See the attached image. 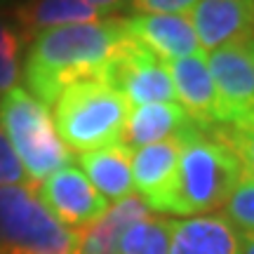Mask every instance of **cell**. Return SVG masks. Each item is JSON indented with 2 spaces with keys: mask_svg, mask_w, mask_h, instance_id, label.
<instances>
[{
  "mask_svg": "<svg viewBox=\"0 0 254 254\" xmlns=\"http://www.w3.org/2000/svg\"><path fill=\"white\" fill-rule=\"evenodd\" d=\"M153 214L148 205L136 193L116 200L94 224L73 231L75 236V254H116L120 236L125 233L129 224Z\"/></svg>",
  "mask_w": 254,
  "mask_h": 254,
  "instance_id": "cell-14",
  "label": "cell"
},
{
  "mask_svg": "<svg viewBox=\"0 0 254 254\" xmlns=\"http://www.w3.org/2000/svg\"><path fill=\"white\" fill-rule=\"evenodd\" d=\"M33 189L43 207L68 231L90 226L109 209V200L92 186L90 179L75 165L57 170Z\"/></svg>",
  "mask_w": 254,
  "mask_h": 254,
  "instance_id": "cell-8",
  "label": "cell"
},
{
  "mask_svg": "<svg viewBox=\"0 0 254 254\" xmlns=\"http://www.w3.org/2000/svg\"><path fill=\"white\" fill-rule=\"evenodd\" d=\"M212 132L236 153L243 172L254 177V127L252 125H209Z\"/></svg>",
  "mask_w": 254,
  "mask_h": 254,
  "instance_id": "cell-21",
  "label": "cell"
},
{
  "mask_svg": "<svg viewBox=\"0 0 254 254\" xmlns=\"http://www.w3.org/2000/svg\"><path fill=\"white\" fill-rule=\"evenodd\" d=\"M82 174L106 200H120L132 193V151L123 144L78 155Z\"/></svg>",
  "mask_w": 254,
  "mask_h": 254,
  "instance_id": "cell-17",
  "label": "cell"
},
{
  "mask_svg": "<svg viewBox=\"0 0 254 254\" xmlns=\"http://www.w3.org/2000/svg\"><path fill=\"white\" fill-rule=\"evenodd\" d=\"M5 186H31V182L19 163L17 153L12 151L9 141L0 129V189Z\"/></svg>",
  "mask_w": 254,
  "mask_h": 254,
  "instance_id": "cell-22",
  "label": "cell"
},
{
  "mask_svg": "<svg viewBox=\"0 0 254 254\" xmlns=\"http://www.w3.org/2000/svg\"><path fill=\"white\" fill-rule=\"evenodd\" d=\"M170 231H172L170 219L148 214L125 228L116 254H167Z\"/></svg>",
  "mask_w": 254,
  "mask_h": 254,
  "instance_id": "cell-18",
  "label": "cell"
},
{
  "mask_svg": "<svg viewBox=\"0 0 254 254\" xmlns=\"http://www.w3.org/2000/svg\"><path fill=\"white\" fill-rule=\"evenodd\" d=\"M123 36V17L36 33L28 40L21 64L26 92L47 106L55 104L57 97L75 82L101 80L104 68Z\"/></svg>",
  "mask_w": 254,
  "mask_h": 254,
  "instance_id": "cell-1",
  "label": "cell"
},
{
  "mask_svg": "<svg viewBox=\"0 0 254 254\" xmlns=\"http://www.w3.org/2000/svg\"><path fill=\"white\" fill-rule=\"evenodd\" d=\"M177 184L167 214L198 217L224 207L243 177L236 153L219 139L209 125L190 123L179 134Z\"/></svg>",
  "mask_w": 254,
  "mask_h": 254,
  "instance_id": "cell-2",
  "label": "cell"
},
{
  "mask_svg": "<svg viewBox=\"0 0 254 254\" xmlns=\"http://www.w3.org/2000/svg\"><path fill=\"white\" fill-rule=\"evenodd\" d=\"M28 40L7 17H0V94L17 87L24 64V45Z\"/></svg>",
  "mask_w": 254,
  "mask_h": 254,
  "instance_id": "cell-19",
  "label": "cell"
},
{
  "mask_svg": "<svg viewBox=\"0 0 254 254\" xmlns=\"http://www.w3.org/2000/svg\"><path fill=\"white\" fill-rule=\"evenodd\" d=\"M24 2H28V0H0V5H12V9L24 5Z\"/></svg>",
  "mask_w": 254,
  "mask_h": 254,
  "instance_id": "cell-26",
  "label": "cell"
},
{
  "mask_svg": "<svg viewBox=\"0 0 254 254\" xmlns=\"http://www.w3.org/2000/svg\"><path fill=\"white\" fill-rule=\"evenodd\" d=\"M167 73L174 87V99L190 116V120L200 125H217L214 120L217 94L207 71L205 52L167 62Z\"/></svg>",
  "mask_w": 254,
  "mask_h": 254,
  "instance_id": "cell-13",
  "label": "cell"
},
{
  "mask_svg": "<svg viewBox=\"0 0 254 254\" xmlns=\"http://www.w3.org/2000/svg\"><path fill=\"white\" fill-rule=\"evenodd\" d=\"M99 19V9L92 7L87 0H28L12 9V21L19 26L26 40L47 28L90 24Z\"/></svg>",
  "mask_w": 254,
  "mask_h": 254,
  "instance_id": "cell-16",
  "label": "cell"
},
{
  "mask_svg": "<svg viewBox=\"0 0 254 254\" xmlns=\"http://www.w3.org/2000/svg\"><path fill=\"white\" fill-rule=\"evenodd\" d=\"M205 62L217 94V125H247L254 113V59L245 43L217 47Z\"/></svg>",
  "mask_w": 254,
  "mask_h": 254,
  "instance_id": "cell-7",
  "label": "cell"
},
{
  "mask_svg": "<svg viewBox=\"0 0 254 254\" xmlns=\"http://www.w3.org/2000/svg\"><path fill=\"white\" fill-rule=\"evenodd\" d=\"M190 123H193L190 116L177 101L134 106L127 113L125 132H123L120 144L127 146L129 151H136L141 146L179 136Z\"/></svg>",
  "mask_w": 254,
  "mask_h": 254,
  "instance_id": "cell-15",
  "label": "cell"
},
{
  "mask_svg": "<svg viewBox=\"0 0 254 254\" xmlns=\"http://www.w3.org/2000/svg\"><path fill=\"white\" fill-rule=\"evenodd\" d=\"M101 82L120 92L129 109L144 104L174 101V87L167 73V64L127 33L113 50Z\"/></svg>",
  "mask_w": 254,
  "mask_h": 254,
  "instance_id": "cell-6",
  "label": "cell"
},
{
  "mask_svg": "<svg viewBox=\"0 0 254 254\" xmlns=\"http://www.w3.org/2000/svg\"><path fill=\"white\" fill-rule=\"evenodd\" d=\"M243 236L224 214L172 221L167 254H240Z\"/></svg>",
  "mask_w": 254,
  "mask_h": 254,
  "instance_id": "cell-12",
  "label": "cell"
},
{
  "mask_svg": "<svg viewBox=\"0 0 254 254\" xmlns=\"http://www.w3.org/2000/svg\"><path fill=\"white\" fill-rule=\"evenodd\" d=\"M245 47H247V52H250V57L254 59V38H250V40H245Z\"/></svg>",
  "mask_w": 254,
  "mask_h": 254,
  "instance_id": "cell-27",
  "label": "cell"
},
{
  "mask_svg": "<svg viewBox=\"0 0 254 254\" xmlns=\"http://www.w3.org/2000/svg\"><path fill=\"white\" fill-rule=\"evenodd\" d=\"M198 0H127L132 14H182L186 17Z\"/></svg>",
  "mask_w": 254,
  "mask_h": 254,
  "instance_id": "cell-23",
  "label": "cell"
},
{
  "mask_svg": "<svg viewBox=\"0 0 254 254\" xmlns=\"http://www.w3.org/2000/svg\"><path fill=\"white\" fill-rule=\"evenodd\" d=\"M186 19L205 55L254 38V0H198Z\"/></svg>",
  "mask_w": 254,
  "mask_h": 254,
  "instance_id": "cell-9",
  "label": "cell"
},
{
  "mask_svg": "<svg viewBox=\"0 0 254 254\" xmlns=\"http://www.w3.org/2000/svg\"><path fill=\"white\" fill-rule=\"evenodd\" d=\"M240 254H254V236H243V247Z\"/></svg>",
  "mask_w": 254,
  "mask_h": 254,
  "instance_id": "cell-25",
  "label": "cell"
},
{
  "mask_svg": "<svg viewBox=\"0 0 254 254\" xmlns=\"http://www.w3.org/2000/svg\"><path fill=\"white\" fill-rule=\"evenodd\" d=\"M224 217L236 226L240 236H254V177L243 172L231 198L226 200Z\"/></svg>",
  "mask_w": 254,
  "mask_h": 254,
  "instance_id": "cell-20",
  "label": "cell"
},
{
  "mask_svg": "<svg viewBox=\"0 0 254 254\" xmlns=\"http://www.w3.org/2000/svg\"><path fill=\"white\" fill-rule=\"evenodd\" d=\"M123 28L165 64L202 52L189 19L182 14H132L123 17Z\"/></svg>",
  "mask_w": 254,
  "mask_h": 254,
  "instance_id": "cell-11",
  "label": "cell"
},
{
  "mask_svg": "<svg viewBox=\"0 0 254 254\" xmlns=\"http://www.w3.org/2000/svg\"><path fill=\"white\" fill-rule=\"evenodd\" d=\"M247 125H252V127H254V113L250 116V120H247Z\"/></svg>",
  "mask_w": 254,
  "mask_h": 254,
  "instance_id": "cell-28",
  "label": "cell"
},
{
  "mask_svg": "<svg viewBox=\"0 0 254 254\" xmlns=\"http://www.w3.org/2000/svg\"><path fill=\"white\" fill-rule=\"evenodd\" d=\"M129 106L123 94L101 80L75 82L55 99V129L64 146L90 153L123 141Z\"/></svg>",
  "mask_w": 254,
  "mask_h": 254,
  "instance_id": "cell-3",
  "label": "cell"
},
{
  "mask_svg": "<svg viewBox=\"0 0 254 254\" xmlns=\"http://www.w3.org/2000/svg\"><path fill=\"white\" fill-rule=\"evenodd\" d=\"M92 7L99 9V14L104 17V14H113L116 9H120L123 5H127V0H87Z\"/></svg>",
  "mask_w": 254,
  "mask_h": 254,
  "instance_id": "cell-24",
  "label": "cell"
},
{
  "mask_svg": "<svg viewBox=\"0 0 254 254\" xmlns=\"http://www.w3.org/2000/svg\"><path fill=\"white\" fill-rule=\"evenodd\" d=\"M179 151V136L132 151V189H136V195L148 205L151 212L167 214L177 184Z\"/></svg>",
  "mask_w": 254,
  "mask_h": 254,
  "instance_id": "cell-10",
  "label": "cell"
},
{
  "mask_svg": "<svg viewBox=\"0 0 254 254\" xmlns=\"http://www.w3.org/2000/svg\"><path fill=\"white\" fill-rule=\"evenodd\" d=\"M0 129L17 153L31 186L71 165V151L57 134L47 106L24 87H12L0 97Z\"/></svg>",
  "mask_w": 254,
  "mask_h": 254,
  "instance_id": "cell-4",
  "label": "cell"
},
{
  "mask_svg": "<svg viewBox=\"0 0 254 254\" xmlns=\"http://www.w3.org/2000/svg\"><path fill=\"white\" fill-rule=\"evenodd\" d=\"M0 254H75V236L38 200L33 186L0 189Z\"/></svg>",
  "mask_w": 254,
  "mask_h": 254,
  "instance_id": "cell-5",
  "label": "cell"
}]
</instances>
